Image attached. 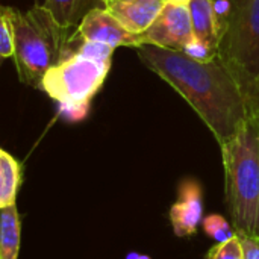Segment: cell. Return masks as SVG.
<instances>
[{
  "instance_id": "3",
  "label": "cell",
  "mask_w": 259,
  "mask_h": 259,
  "mask_svg": "<svg viewBox=\"0 0 259 259\" xmlns=\"http://www.w3.org/2000/svg\"><path fill=\"white\" fill-rule=\"evenodd\" d=\"M220 149L226 203L235 232L259 237V114H250Z\"/></svg>"
},
{
  "instance_id": "18",
  "label": "cell",
  "mask_w": 259,
  "mask_h": 259,
  "mask_svg": "<svg viewBox=\"0 0 259 259\" xmlns=\"http://www.w3.org/2000/svg\"><path fill=\"white\" fill-rule=\"evenodd\" d=\"M237 235L243 247L244 259H259V237L244 232H237Z\"/></svg>"
},
{
  "instance_id": "6",
  "label": "cell",
  "mask_w": 259,
  "mask_h": 259,
  "mask_svg": "<svg viewBox=\"0 0 259 259\" xmlns=\"http://www.w3.org/2000/svg\"><path fill=\"white\" fill-rule=\"evenodd\" d=\"M194 38L188 5L165 2L153 24L141 33L143 46L150 44L161 49L184 52L185 46Z\"/></svg>"
},
{
  "instance_id": "1",
  "label": "cell",
  "mask_w": 259,
  "mask_h": 259,
  "mask_svg": "<svg viewBox=\"0 0 259 259\" xmlns=\"http://www.w3.org/2000/svg\"><path fill=\"white\" fill-rule=\"evenodd\" d=\"M135 50L146 67L188 102L219 146L228 143L250 115L241 88L219 56L202 62L184 52L150 44Z\"/></svg>"
},
{
  "instance_id": "11",
  "label": "cell",
  "mask_w": 259,
  "mask_h": 259,
  "mask_svg": "<svg viewBox=\"0 0 259 259\" xmlns=\"http://www.w3.org/2000/svg\"><path fill=\"white\" fill-rule=\"evenodd\" d=\"M23 182L21 162L5 149L0 150V208L15 205Z\"/></svg>"
},
{
  "instance_id": "5",
  "label": "cell",
  "mask_w": 259,
  "mask_h": 259,
  "mask_svg": "<svg viewBox=\"0 0 259 259\" xmlns=\"http://www.w3.org/2000/svg\"><path fill=\"white\" fill-rule=\"evenodd\" d=\"M219 58L241 88L250 114H259V0H232Z\"/></svg>"
},
{
  "instance_id": "2",
  "label": "cell",
  "mask_w": 259,
  "mask_h": 259,
  "mask_svg": "<svg viewBox=\"0 0 259 259\" xmlns=\"http://www.w3.org/2000/svg\"><path fill=\"white\" fill-rule=\"evenodd\" d=\"M114 50L102 42H79L68 58L44 74L39 90L59 105V114L65 118L83 120L93 97L108 77Z\"/></svg>"
},
{
  "instance_id": "13",
  "label": "cell",
  "mask_w": 259,
  "mask_h": 259,
  "mask_svg": "<svg viewBox=\"0 0 259 259\" xmlns=\"http://www.w3.org/2000/svg\"><path fill=\"white\" fill-rule=\"evenodd\" d=\"M96 2L97 0H42L41 5L50 11L62 27L70 29L79 26L87 12L96 8Z\"/></svg>"
},
{
  "instance_id": "9",
  "label": "cell",
  "mask_w": 259,
  "mask_h": 259,
  "mask_svg": "<svg viewBox=\"0 0 259 259\" xmlns=\"http://www.w3.org/2000/svg\"><path fill=\"white\" fill-rule=\"evenodd\" d=\"M165 2L167 0H109L103 3V8L129 32L143 33L153 24Z\"/></svg>"
},
{
  "instance_id": "19",
  "label": "cell",
  "mask_w": 259,
  "mask_h": 259,
  "mask_svg": "<svg viewBox=\"0 0 259 259\" xmlns=\"http://www.w3.org/2000/svg\"><path fill=\"white\" fill-rule=\"evenodd\" d=\"M126 259H150L149 256H146V255H140V253H129L127 256H126Z\"/></svg>"
},
{
  "instance_id": "10",
  "label": "cell",
  "mask_w": 259,
  "mask_h": 259,
  "mask_svg": "<svg viewBox=\"0 0 259 259\" xmlns=\"http://www.w3.org/2000/svg\"><path fill=\"white\" fill-rule=\"evenodd\" d=\"M194 38L219 50L220 24L214 9V0H191L188 3Z\"/></svg>"
},
{
  "instance_id": "21",
  "label": "cell",
  "mask_w": 259,
  "mask_h": 259,
  "mask_svg": "<svg viewBox=\"0 0 259 259\" xmlns=\"http://www.w3.org/2000/svg\"><path fill=\"white\" fill-rule=\"evenodd\" d=\"M102 3H106V2H109V0H100ZM123 2H127V0H123Z\"/></svg>"
},
{
  "instance_id": "16",
  "label": "cell",
  "mask_w": 259,
  "mask_h": 259,
  "mask_svg": "<svg viewBox=\"0 0 259 259\" xmlns=\"http://www.w3.org/2000/svg\"><path fill=\"white\" fill-rule=\"evenodd\" d=\"M206 259H244L243 247H241L237 232L231 240H228L225 243H217L208 252Z\"/></svg>"
},
{
  "instance_id": "12",
  "label": "cell",
  "mask_w": 259,
  "mask_h": 259,
  "mask_svg": "<svg viewBox=\"0 0 259 259\" xmlns=\"http://www.w3.org/2000/svg\"><path fill=\"white\" fill-rule=\"evenodd\" d=\"M0 259H18L20 217L17 205L0 208Z\"/></svg>"
},
{
  "instance_id": "15",
  "label": "cell",
  "mask_w": 259,
  "mask_h": 259,
  "mask_svg": "<svg viewBox=\"0 0 259 259\" xmlns=\"http://www.w3.org/2000/svg\"><path fill=\"white\" fill-rule=\"evenodd\" d=\"M15 53V38L14 26L8 12V6L0 8V56L14 58Z\"/></svg>"
},
{
  "instance_id": "14",
  "label": "cell",
  "mask_w": 259,
  "mask_h": 259,
  "mask_svg": "<svg viewBox=\"0 0 259 259\" xmlns=\"http://www.w3.org/2000/svg\"><path fill=\"white\" fill-rule=\"evenodd\" d=\"M202 228L217 243H225L235 235V228H232L231 223L219 214L206 215L202 222Z\"/></svg>"
},
{
  "instance_id": "20",
  "label": "cell",
  "mask_w": 259,
  "mask_h": 259,
  "mask_svg": "<svg viewBox=\"0 0 259 259\" xmlns=\"http://www.w3.org/2000/svg\"><path fill=\"white\" fill-rule=\"evenodd\" d=\"M170 2H173V3H181V5H188L191 0H170Z\"/></svg>"
},
{
  "instance_id": "7",
  "label": "cell",
  "mask_w": 259,
  "mask_h": 259,
  "mask_svg": "<svg viewBox=\"0 0 259 259\" xmlns=\"http://www.w3.org/2000/svg\"><path fill=\"white\" fill-rule=\"evenodd\" d=\"M71 44L82 41H93L117 47H132L138 49L143 46L141 33L129 32L114 15H111L105 8H93L82 18L76 32L70 36Z\"/></svg>"
},
{
  "instance_id": "8",
  "label": "cell",
  "mask_w": 259,
  "mask_h": 259,
  "mask_svg": "<svg viewBox=\"0 0 259 259\" xmlns=\"http://www.w3.org/2000/svg\"><path fill=\"white\" fill-rule=\"evenodd\" d=\"M170 222L176 237L187 238L197 232L203 222V193L194 179H185L178 188V199L170 208Z\"/></svg>"
},
{
  "instance_id": "17",
  "label": "cell",
  "mask_w": 259,
  "mask_h": 259,
  "mask_svg": "<svg viewBox=\"0 0 259 259\" xmlns=\"http://www.w3.org/2000/svg\"><path fill=\"white\" fill-rule=\"evenodd\" d=\"M184 53L188 55L190 58L196 59V61H202V62H209L212 59H215L219 56V50L211 47L209 44L193 38L184 49Z\"/></svg>"
},
{
  "instance_id": "4",
  "label": "cell",
  "mask_w": 259,
  "mask_h": 259,
  "mask_svg": "<svg viewBox=\"0 0 259 259\" xmlns=\"http://www.w3.org/2000/svg\"><path fill=\"white\" fill-rule=\"evenodd\" d=\"M14 26V62L20 82L39 88L44 74L73 53L68 29L62 27L47 8L35 3L26 12L8 6Z\"/></svg>"
}]
</instances>
